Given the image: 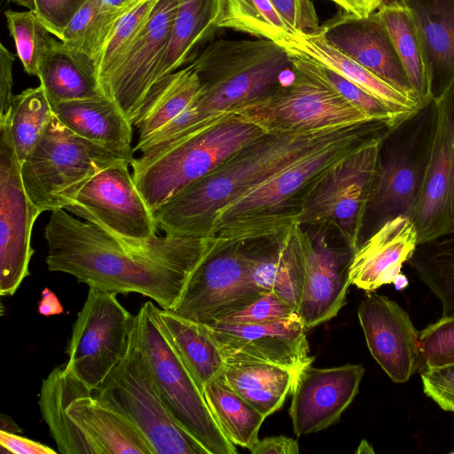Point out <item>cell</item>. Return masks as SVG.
I'll list each match as a JSON object with an SVG mask.
<instances>
[{
    "label": "cell",
    "mask_w": 454,
    "mask_h": 454,
    "mask_svg": "<svg viewBox=\"0 0 454 454\" xmlns=\"http://www.w3.org/2000/svg\"><path fill=\"white\" fill-rule=\"evenodd\" d=\"M200 90L201 83L192 64L160 79L148 92L132 122L138 133L133 152L179 118L196 100Z\"/></svg>",
    "instance_id": "obj_29"
},
{
    "label": "cell",
    "mask_w": 454,
    "mask_h": 454,
    "mask_svg": "<svg viewBox=\"0 0 454 454\" xmlns=\"http://www.w3.org/2000/svg\"><path fill=\"white\" fill-rule=\"evenodd\" d=\"M395 125L372 119L305 155L222 207L211 236L224 242L273 237L297 223L301 201L313 181L350 153L381 140Z\"/></svg>",
    "instance_id": "obj_3"
},
{
    "label": "cell",
    "mask_w": 454,
    "mask_h": 454,
    "mask_svg": "<svg viewBox=\"0 0 454 454\" xmlns=\"http://www.w3.org/2000/svg\"><path fill=\"white\" fill-rule=\"evenodd\" d=\"M98 6L99 0H87L63 29L59 39L82 60L94 78L89 60V48Z\"/></svg>",
    "instance_id": "obj_44"
},
{
    "label": "cell",
    "mask_w": 454,
    "mask_h": 454,
    "mask_svg": "<svg viewBox=\"0 0 454 454\" xmlns=\"http://www.w3.org/2000/svg\"><path fill=\"white\" fill-rule=\"evenodd\" d=\"M419 33L433 98L454 82V0H399Z\"/></svg>",
    "instance_id": "obj_27"
},
{
    "label": "cell",
    "mask_w": 454,
    "mask_h": 454,
    "mask_svg": "<svg viewBox=\"0 0 454 454\" xmlns=\"http://www.w3.org/2000/svg\"><path fill=\"white\" fill-rule=\"evenodd\" d=\"M436 118L434 99L392 127L380 141L379 170L361 242L392 218L411 219L430 158Z\"/></svg>",
    "instance_id": "obj_6"
},
{
    "label": "cell",
    "mask_w": 454,
    "mask_h": 454,
    "mask_svg": "<svg viewBox=\"0 0 454 454\" xmlns=\"http://www.w3.org/2000/svg\"><path fill=\"white\" fill-rule=\"evenodd\" d=\"M41 212L25 191L8 117L0 118V294L13 295L30 275L31 234Z\"/></svg>",
    "instance_id": "obj_15"
},
{
    "label": "cell",
    "mask_w": 454,
    "mask_h": 454,
    "mask_svg": "<svg viewBox=\"0 0 454 454\" xmlns=\"http://www.w3.org/2000/svg\"><path fill=\"white\" fill-rule=\"evenodd\" d=\"M201 83L196 100L161 129L170 141L270 93L293 72V57L267 39L209 43L191 63ZM166 142V143H167Z\"/></svg>",
    "instance_id": "obj_4"
},
{
    "label": "cell",
    "mask_w": 454,
    "mask_h": 454,
    "mask_svg": "<svg viewBox=\"0 0 454 454\" xmlns=\"http://www.w3.org/2000/svg\"><path fill=\"white\" fill-rule=\"evenodd\" d=\"M38 312L43 316L59 315L63 312V307L52 291L44 288L38 302Z\"/></svg>",
    "instance_id": "obj_53"
},
{
    "label": "cell",
    "mask_w": 454,
    "mask_h": 454,
    "mask_svg": "<svg viewBox=\"0 0 454 454\" xmlns=\"http://www.w3.org/2000/svg\"><path fill=\"white\" fill-rule=\"evenodd\" d=\"M128 160L91 177L66 208L133 247L158 236V223L129 170Z\"/></svg>",
    "instance_id": "obj_13"
},
{
    "label": "cell",
    "mask_w": 454,
    "mask_h": 454,
    "mask_svg": "<svg viewBox=\"0 0 454 454\" xmlns=\"http://www.w3.org/2000/svg\"><path fill=\"white\" fill-rule=\"evenodd\" d=\"M12 2L27 7L28 10L35 12V0H12Z\"/></svg>",
    "instance_id": "obj_56"
},
{
    "label": "cell",
    "mask_w": 454,
    "mask_h": 454,
    "mask_svg": "<svg viewBox=\"0 0 454 454\" xmlns=\"http://www.w3.org/2000/svg\"><path fill=\"white\" fill-rule=\"evenodd\" d=\"M393 41L409 82L422 105L434 100L424 51L416 25L399 1L384 2L376 11Z\"/></svg>",
    "instance_id": "obj_33"
},
{
    "label": "cell",
    "mask_w": 454,
    "mask_h": 454,
    "mask_svg": "<svg viewBox=\"0 0 454 454\" xmlns=\"http://www.w3.org/2000/svg\"><path fill=\"white\" fill-rule=\"evenodd\" d=\"M203 394L217 425L231 442L248 450L259 440L258 433L266 417L220 375L206 384Z\"/></svg>",
    "instance_id": "obj_35"
},
{
    "label": "cell",
    "mask_w": 454,
    "mask_h": 454,
    "mask_svg": "<svg viewBox=\"0 0 454 454\" xmlns=\"http://www.w3.org/2000/svg\"><path fill=\"white\" fill-rule=\"evenodd\" d=\"M65 365L51 370L43 380L38 404L59 451L62 454H98L94 445L68 417Z\"/></svg>",
    "instance_id": "obj_36"
},
{
    "label": "cell",
    "mask_w": 454,
    "mask_h": 454,
    "mask_svg": "<svg viewBox=\"0 0 454 454\" xmlns=\"http://www.w3.org/2000/svg\"><path fill=\"white\" fill-rule=\"evenodd\" d=\"M381 140L356 149L322 172L301 201L297 223L332 227L356 252L379 170Z\"/></svg>",
    "instance_id": "obj_10"
},
{
    "label": "cell",
    "mask_w": 454,
    "mask_h": 454,
    "mask_svg": "<svg viewBox=\"0 0 454 454\" xmlns=\"http://www.w3.org/2000/svg\"><path fill=\"white\" fill-rule=\"evenodd\" d=\"M37 77L51 105L103 95L82 60L55 40Z\"/></svg>",
    "instance_id": "obj_34"
},
{
    "label": "cell",
    "mask_w": 454,
    "mask_h": 454,
    "mask_svg": "<svg viewBox=\"0 0 454 454\" xmlns=\"http://www.w3.org/2000/svg\"><path fill=\"white\" fill-rule=\"evenodd\" d=\"M51 106L57 118L75 134L131 161L132 122L113 100L99 95Z\"/></svg>",
    "instance_id": "obj_28"
},
{
    "label": "cell",
    "mask_w": 454,
    "mask_h": 454,
    "mask_svg": "<svg viewBox=\"0 0 454 454\" xmlns=\"http://www.w3.org/2000/svg\"><path fill=\"white\" fill-rule=\"evenodd\" d=\"M232 113L266 131L280 132L314 131L372 119L294 66L290 79Z\"/></svg>",
    "instance_id": "obj_11"
},
{
    "label": "cell",
    "mask_w": 454,
    "mask_h": 454,
    "mask_svg": "<svg viewBox=\"0 0 454 454\" xmlns=\"http://www.w3.org/2000/svg\"><path fill=\"white\" fill-rule=\"evenodd\" d=\"M158 309L145 301L135 316L134 333L164 403L209 454H236L235 445L220 429L203 391L166 333Z\"/></svg>",
    "instance_id": "obj_7"
},
{
    "label": "cell",
    "mask_w": 454,
    "mask_h": 454,
    "mask_svg": "<svg viewBox=\"0 0 454 454\" xmlns=\"http://www.w3.org/2000/svg\"><path fill=\"white\" fill-rule=\"evenodd\" d=\"M44 238L49 270L70 274L89 287L117 294H139L169 310L215 243V237L164 235L145 247H133L64 208L51 212Z\"/></svg>",
    "instance_id": "obj_1"
},
{
    "label": "cell",
    "mask_w": 454,
    "mask_h": 454,
    "mask_svg": "<svg viewBox=\"0 0 454 454\" xmlns=\"http://www.w3.org/2000/svg\"><path fill=\"white\" fill-rule=\"evenodd\" d=\"M434 101L431 153L411 217L419 244L454 233V82Z\"/></svg>",
    "instance_id": "obj_16"
},
{
    "label": "cell",
    "mask_w": 454,
    "mask_h": 454,
    "mask_svg": "<svg viewBox=\"0 0 454 454\" xmlns=\"http://www.w3.org/2000/svg\"><path fill=\"white\" fill-rule=\"evenodd\" d=\"M93 393L129 419L154 454H209L164 403L137 346L134 326L123 358Z\"/></svg>",
    "instance_id": "obj_9"
},
{
    "label": "cell",
    "mask_w": 454,
    "mask_h": 454,
    "mask_svg": "<svg viewBox=\"0 0 454 454\" xmlns=\"http://www.w3.org/2000/svg\"><path fill=\"white\" fill-rule=\"evenodd\" d=\"M278 44L294 57L309 59L334 70L378 98L402 119L423 106L330 44L320 27L310 34L296 32Z\"/></svg>",
    "instance_id": "obj_26"
},
{
    "label": "cell",
    "mask_w": 454,
    "mask_h": 454,
    "mask_svg": "<svg viewBox=\"0 0 454 454\" xmlns=\"http://www.w3.org/2000/svg\"><path fill=\"white\" fill-rule=\"evenodd\" d=\"M87 0H35V14L58 39L75 12Z\"/></svg>",
    "instance_id": "obj_47"
},
{
    "label": "cell",
    "mask_w": 454,
    "mask_h": 454,
    "mask_svg": "<svg viewBox=\"0 0 454 454\" xmlns=\"http://www.w3.org/2000/svg\"><path fill=\"white\" fill-rule=\"evenodd\" d=\"M297 311L271 292H262L249 303L239 307L214 322L257 324L289 317Z\"/></svg>",
    "instance_id": "obj_45"
},
{
    "label": "cell",
    "mask_w": 454,
    "mask_h": 454,
    "mask_svg": "<svg viewBox=\"0 0 454 454\" xmlns=\"http://www.w3.org/2000/svg\"><path fill=\"white\" fill-rule=\"evenodd\" d=\"M8 29L12 37L17 56L25 72L37 76L40 67L51 51L55 39L33 11L4 12Z\"/></svg>",
    "instance_id": "obj_41"
},
{
    "label": "cell",
    "mask_w": 454,
    "mask_h": 454,
    "mask_svg": "<svg viewBox=\"0 0 454 454\" xmlns=\"http://www.w3.org/2000/svg\"><path fill=\"white\" fill-rule=\"evenodd\" d=\"M124 160H128L75 134L54 114L37 145L20 164V172L34 206L41 213L53 212L66 209L98 172Z\"/></svg>",
    "instance_id": "obj_8"
},
{
    "label": "cell",
    "mask_w": 454,
    "mask_h": 454,
    "mask_svg": "<svg viewBox=\"0 0 454 454\" xmlns=\"http://www.w3.org/2000/svg\"><path fill=\"white\" fill-rule=\"evenodd\" d=\"M1 430L14 434L22 431L10 417L4 414L1 415Z\"/></svg>",
    "instance_id": "obj_54"
},
{
    "label": "cell",
    "mask_w": 454,
    "mask_h": 454,
    "mask_svg": "<svg viewBox=\"0 0 454 454\" xmlns=\"http://www.w3.org/2000/svg\"><path fill=\"white\" fill-rule=\"evenodd\" d=\"M134 323L117 294L89 287L73 325L65 368L97 390L123 358Z\"/></svg>",
    "instance_id": "obj_12"
},
{
    "label": "cell",
    "mask_w": 454,
    "mask_h": 454,
    "mask_svg": "<svg viewBox=\"0 0 454 454\" xmlns=\"http://www.w3.org/2000/svg\"><path fill=\"white\" fill-rule=\"evenodd\" d=\"M220 12L219 0H179L159 80L191 64L213 41ZM158 80V81H159Z\"/></svg>",
    "instance_id": "obj_30"
},
{
    "label": "cell",
    "mask_w": 454,
    "mask_h": 454,
    "mask_svg": "<svg viewBox=\"0 0 454 454\" xmlns=\"http://www.w3.org/2000/svg\"><path fill=\"white\" fill-rule=\"evenodd\" d=\"M408 284L409 282L407 278L405 277V275L402 273L398 274L397 277L393 281V285L395 286V288L397 291L404 289L405 287H407Z\"/></svg>",
    "instance_id": "obj_55"
},
{
    "label": "cell",
    "mask_w": 454,
    "mask_h": 454,
    "mask_svg": "<svg viewBox=\"0 0 454 454\" xmlns=\"http://www.w3.org/2000/svg\"><path fill=\"white\" fill-rule=\"evenodd\" d=\"M408 262L441 301L442 317H454V233L419 244Z\"/></svg>",
    "instance_id": "obj_37"
},
{
    "label": "cell",
    "mask_w": 454,
    "mask_h": 454,
    "mask_svg": "<svg viewBox=\"0 0 454 454\" xmlns=\"http://www.w3.org/2000/svg\"><path fill=\"white\" fill-rule=\"evenodd\" d=\"M454 363V317H442L419 332L416 373Z\"/></svg>",
    "instance_id": "obj_43"
},
{
    "label": "cell",
    "mask_w": 454,
    "mask_h": 454,
    "mask_svg": "<svg viewBox=\"0 0 454 454\" xmlns=\"http://www.w3.org/2000/svg\"><path fill=\"white\" fill-rule=\"evenodd\" d=\"M252 454H298V442L285 435L270 436L258 440L249 449Z\"/></svg>",
    "instance_id": "obj_51"
},
{
    "label": "cell",
    "mask_w": 454,
    "mask_h": 454,
    "mask_svg": "<svg viewBox=\"0 0 454 454\" xmlns=\"http://www.w3.org/2000/svg\"><path fill=\"white\" fill-rule=\"evenodd\" d=\"M249 277L260 292H271L298 313L303 284L302 254L294 224L269 238L245 240Z\"/></svg>",
    "instance_id": "obj_25"
},
{
    "label": "cell",
    "mask_w": 454,
    "mask_h": 454,
    "mask_svg": "<svg viewBox=\"0 0 454 454\" xmlns=\"http://www.w3.org/2000/svg\"><path fill=\"white\" fill-rule=\"evenodd\" d=\"M53 115L52 106L41 85L13 96L7 117L20 164L37 145Z\"/></svg>",
    "instance_id": "obj_38"
},
{
    "label": "cell",
    "mask_w": 454,
    "mask_h": 454,
    "mask_svg": "<svg viewBox=\"0 0 454 454\" xmlns=\"http://www.w3.org/2000/svg\"><path fill=\"white\" fill-rule=\"evenodd\" d=\"M65 370L67 413L98 454H154L148 441L129 419L96 395L72 372Z\"/></svg>",
    "instance_id": "obj_23"
},
{
    "label": "cell",
    "mask_w": 454,
    "mask_h": 454,
    "mask_svg": "<svg viewBox=\"0 0 454 454\" xmlns=\"http://www.w3.org/2000/svg\"><path fill=\"white\" fill-rule=\"evenodd\" d=\"M267 132L233 113L132 158L134 181L154 212L244 145Z\"/></svg>",
    "instance_id": "obj_5"
},
{
    "label": "cell",
    "mask_w": 454,
    "mask_h": 454,
    "mask_svg": "<svg viewBox=\"0 0 454 454\" xmlns=\"http://www.w3.org/2000/svg\"><path fill=\"white\" fill-rule=\"evenodd\" d=\"M1 450L14 454H56L52 448L14 433L0 430Z\"/></svg>",
    "instance_id": "obj_50"
},
{
    "label": "cell",
    "mask_w": 454,
    "mask_h": 454,
    "mask_svg": "<svg viewBox=\"0 0 454 454\" xmlns=\"http://www.w3.org/2000/svg\"><path fill=\"white\" fill-rule=\"evenodd\" d=\"M320 28L333 47L405 95L419 101L377 12L367 17L340 12Z\"/></svg>",
    "instance_id": "obj_22"
},
{
    "label": "cell",
    "mask_w": 454,
    "mask_h": 454,
    "mask_svg": "<svg viewBox=\"0 0 454 454\" xmlns=\"http://www.w3.org/2000/svg\"><path fill=\"white\" fill-rule=\"evenodd\" d=\"M281 18L295 31L302 34L315 32L319 19L311 0H270Z\"/></svg>",
    "instance_id": "obj_48"
},
{
    "label": "cell",
    "mask_w": 454,
    "mask_h": 454,
    "mask_svg": "<svg viewBox=\"0 0 454 454\" xmlns=\"http://www.w3.org/2000/svg\"><path fill=\"white\" fill-rule=\"evenodd\" d=\"M158 313L166 333L203 391L224 367L225 360L218 346L200 323L169 309L159 308Z\"/></svg>",
    "instance_id": "obj_32"
},
{
    "label": "cell",
    "mask_w": 454,
    "mask_h": 454,
    "mask_svg": "<svg viewBox=\"0 0 454 454\" xmlns=\"http://www.w3.org/2000/svg\"><path fill=\"white\" fill-rule=\"evenodd\" d=\"M419 374L424 393L442 410L454 412V363L429 368Z\"/></svg>",
    "instance_id": "obj_46"
},
{
    "label": "cell",
    "mask_w": 454,
    "mask_h": 454,
    "mask_svg": "<svg viewBox=\"0 0 454 454\" xmlns=\"http://www.w3.org/2000/svg\"><path fill=\"white\" fill-rule=\"evenodd\" d=\"M358 123L307 132H265L158 207L153 214L159 228L173 238L212 237L222 207Z\"/></svg>",
    "instance_id": "obj_2"
},
{
    "label": "cell",
    "mask_w": 454,
    "mask_h": 454,
    "mask_svg": "<svg viewBox=\"0 0 454 454\" xmlns=\"http://www.w3.org/2000/svg\"><path fill=\"white\" fill-rule=\"evenodd\" d=\"M297 371L260 362H225L220 376L266 418L291 393Z\"/></svg>",
    "instance_id": "obj_31"
},
{
    "label": "cell",
    "mask_w": 454,
    "mask_h": 454,
    "mask_svg": "<svg viewBox=\"0 0 454 454\" xmlns=\"http://www.w3.org/2000/svg\"><path fill=\"white\" fill-rule=\"evenodd\" d=\"M384 3V0H381Z\"/></svg>",
    "instance_id": "obj_57"
},
{
    "label": "cell",
    "mask_w": 454,
    "mask_h": 454,
    "mask_svg": "<svg viewBox=\"0 0 454 454\" xmlns=\"http://www.w3.org/2000/svg\"><path fill=\"white\" fill-rule=\"evenodd\" d=\"M201 325L225 362H260L298 371L314 360L309 356L307 329L298 313L257 324Z\"/></svg>",
    "instance_id": "obj_17"
},
{
    "label": "cell",
    "mask_w": 454,
    "mask_h": 454,
    "mask_svg": "<svg viewBox=\"0 0 454 454\" xmlns=\"http://www.w3.org/2000/svg\"><path fill=\"white\" fill-rule=\"evenodd\" d=\"M261 293L250 280L245 241L224 242L215 238L171 310L190 320L209 324L249 303Z\"/></svg>",
    "instance_id": "obj_14"
},
{
    "label": "cell",
    "mask_w": 454,
    "mask_h": 454,
    "mask_svg": "<svg viewBox=\"0 0 454 454\" xmlns=\"http://www.w3.org/2000/svg\"><path fill=\"white\" fill-rule=\"evenodd\" d=\"M368 348L387 376L404 383L416 373L419 356V332L409 314L395 301L372 292L357 309Z\"/></svg>",
    "instance_id": "obj_21"
},
{
    "label": "cell",
    "mask_w": 454,
    "mask_h": 454,
    "mask_svg": "<svg viewBox=\"0 0 454 454\" xmlns=\"http://www.w3.org/2000/svg\"><path fill=\"white\" fill-rule=\"evenodd\" d=\"M217 27L278 43L295 31L278 14L270 0H219Z\"/></svg>",
    "instance_id": "obj_39"
},
{
    "label": "cell",
    "mask_w": 454,
    "mask_h": 454,
    "mask_svg": "<svg viewBox=\"0 0 454 454\" xmlns=\"http://www.w3.org/2000/svg\"><path fill=\"white\" fill-rule=\"evenodd\" d=\"M338 5L343 12L367 17L375 12L382 4L381 0H328Z\"/></svg>",
    "instance_id": "obj_52"
},
{
    "label": "cell",
    "mask_w": 454,
    "mask_h": 454,
    "mask_svg": "<svg viewBox=\"0 0 454 454\" xmlns=\"http://www.w3.org/2000/svg\"><path fill=\"white\" fill-rule=\"evenodd\" d=\"M158 2L140 0L113 28L93 61L94 74L100 92L145 28Z\"/></svg>",
    "instance_id": "obj_40"
},
{
    "label": "cell",
    "mask_w": 454,
    "mask_h": 454,
    "mask_svg": "<svg viewBox=\"0 0 454 454\" xmlns=\"http://www.w3.org/2000/svg\"><path fill=\"white\" fill-rule=\"evenodd\" d=\"M419 245L417 228L405 215L390 219L361 242L351 266L352 285L366 292L393 284Z\"/></svg>",
    "instance_id": "obj_24"
},
{
    "label": "cell",
    "mask_w": 454,
    "mask_h": 454,
    "mask_svg": "<svg viewBox=\"0 0 454 454\" xmlns=\"http://www.w3.org/2000/svg\"><path fill=\"white\" fill-rule=\"evenodd\" d=\"M294 231L304 266L298 314L309 330L337 316L345 304L355 251L344 243L333 245L325 234H309L299 223Z\"/></svg>",
    "instance_id": "obj_18"
},
{
    "label": "cell",
    "mask_w": 454,
    "mask_h": 454,
    "mask_svg": "<svg viewBox=\"0 0 454 454\" xmlns=\"http://www.w3.org/2000/svg\"><path fill=\"white\" fill-rule=\"evenodd\" d=\"M178 1L159 0L145 28L102 88V94L113 100L131 122L159 80Z\"/></svg>",
    "instance_id": "obj_19"
},
{
    "label": "cell",
    "mask_w": 454,
    "mask_h": 454,
    "mask_svg": "<svg viewBox=\"0 0 454 454\" xmlns=\"http://www.w3.org/2000/svg\"><path fill=\"white\" fill-rule=\"evenodd\" d=\"M364 373L362 364L331 368L305 365L296 372L289 415L297 436L321 431L339 420L354 400Z\"/></svg>",
    "instance_id": "obj_20"
},
{
    "label": "cell",
    "mask_w": 454,
    "mask_h": 454,
    "mask_svg": "<svg viewBox=\"0 0 454 454\" xmlns=\"http://www.w3.org/2000/svg\"><path fill=\"white\" fill-rule=\"evenodd\" d=\"M15 56L0 43V118L10 113L12 94V66Z\"/></svg>",
    "instance_id": "obj_49"
},
{
    "label": "cell",
    "mask_w": 454,
    "mask_h": 454,
    "mask_svg": "<svg viewBox=\"0 0 454 454\" xmlns=\"http://www.w3.org/2000/svg\"><path fill=\"white\" fill-rule=\"evenodd\" d=\"M292 57L294 67L333 89L369 117L388 121L393 124H398L404 120L394 114L378 98L334 70L309 59Z\"/></svg>",
    "instance_id": "obj_42"
}]
</instances>
